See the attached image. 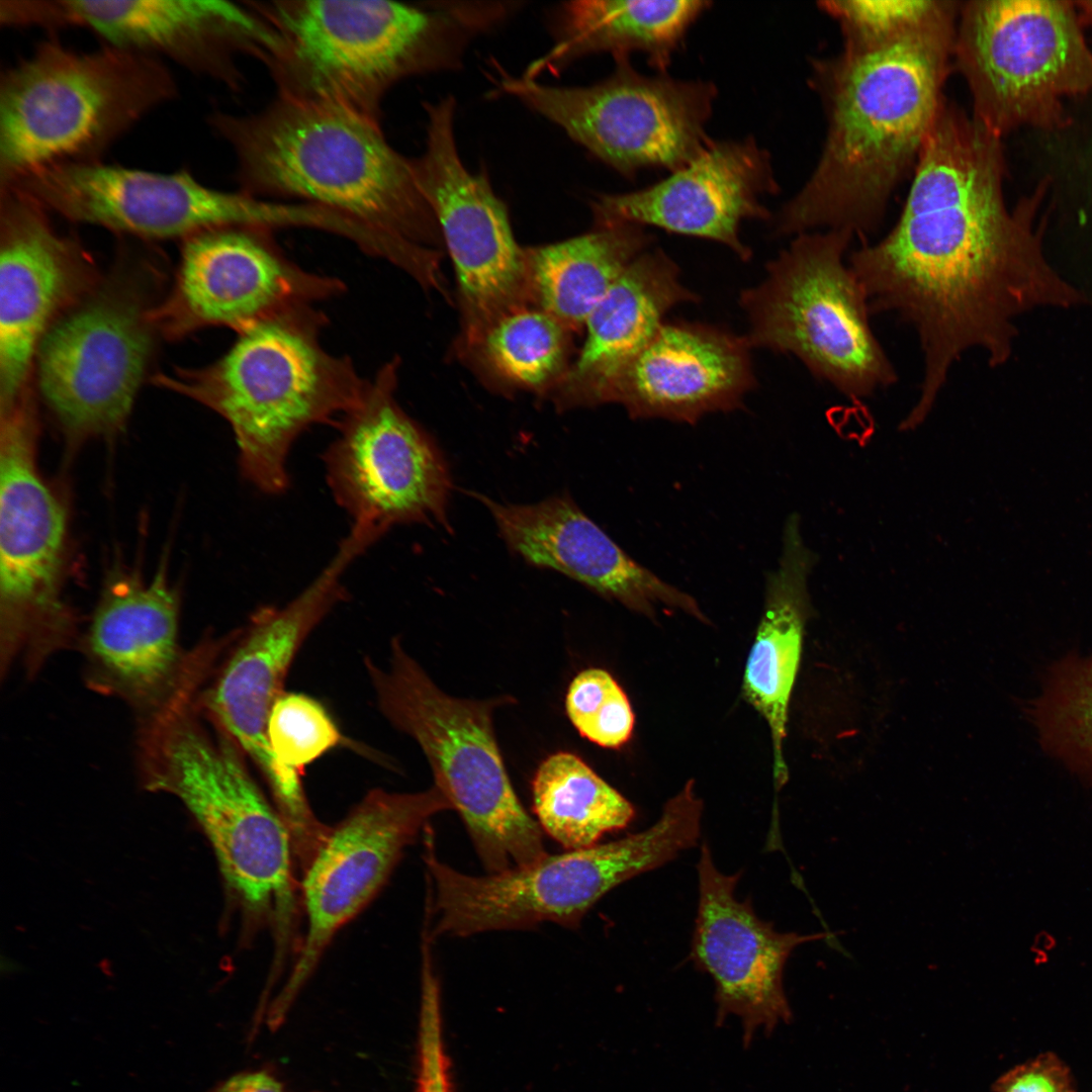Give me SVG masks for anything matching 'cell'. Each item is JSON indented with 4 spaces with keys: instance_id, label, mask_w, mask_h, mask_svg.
I'll list each match as a JSON object with an SVG mask.
<instances>
[{
    "instance_id": "cell-1",
    "label": "cell",
    "mask_w": 1092,
    "mask_h": 1092,
    "mask_svg": "<svg viewBox=\"0 0 1092 1092\" xmlns=\"http://www.w3.org/2000/svg\"><path fill=\"white\" fill-rule=\"evenodd\" d=\"M1005 170L1001 138L943 100L897 222L848 254L872 315L891 312L917 334L923 376L910 412L917 421L966 352L979 349L989 366H1003L1019 317L1087 304L1053 264L1045 224L1035 226L1044 192L1009 209Z\"/></svg>"
},
{
    "instance_id": "cell-2",
    "label": "cell",
    "mask_w": 1092,
    "mask_h": 1092,
    "mask_svg": "<svg viewBox=\"0 0 1092 1092\" xmlns=\"http://www.w3.org/2000/svg\"><path fill=\"white\" fill-rule=\"evenodd\" d=\"M957 11L945 1L897 36L845 44L833 61L814 63L813 82L827 109L826 140L810 178L777 214L778 235L847 230L869 242L893 190L916 165L944 100Z\"/></svg>"
},
{
    "instance_id": "cell-3",
    "label": "cell",
    "mask_w": 1092,
    "mask_h": 1092,
    "mask_svg": "<svg viewBox=\"0 0 1092 1092\" xmlns=\"http://www.w3.org/2000/svg\"><path fill=\"white\" fill-rule=\"evenodd\" d=\"M208 123L235 155L241 191L326 207L439 250L443 239L415 159L389 145L380 121L337 104L277 96L258 112H213Z\"/></svg>"
},
{
    "instance_id": "cell-4",
    "label": "cell",
    "mask_w": 1092,
    "mask_h": 1092,
    "mask_svg": "<svg viewBox=\"0 0 1092 1092\" xmlns=\"http://www.w3.org/2000/svg\"><path fill=\"white\" fill-rule=\"evenodd\" d=\"M248 2L279 36L280 48L265 65L277 96L341 105L377 121L397 82L460 68L469 42L517 8L510 2Z\"/></svg>"
},
{
    "instance_id": "cell-5",
    "label": "cell",
    "mask_w": 1092,
    "mask_h": 1092,
    "mask_svg": "<svg viewBox=\"0 0 1092 1092\" xmlns=\"http://www.w3.org/2000/svg\"><path fill=\"white\" fill-rule=\"evenodd\" d=\"M327 325L314 305L292 307L237 334L214 362L155 380L222 417L244 478L263 493H283L296 439L312 426L336 425L367 382L350 357L324 348Z\"/></svg>"
},
{
    "instance_id": "cell-6",
    "label": "cell",
    "mask_w": 1092,
    "mask_h": 1092,
    "mask_svg": "<svg viewBox=\"0 0 1092 1092\" xmlns=\"http://www.w3.org/2000/svg\"><path fill=\"white\" fill-rule=\"evenodd\" d=\"M195 680H183L150 711L140 736L146 787L180 800L207 837L244 914L273 918L285 935L292 918L294 854L288 827L252 777L235 742L199 719Z\"/></svg>"
},
{
    "instance_id": "cell-7",
    "label": "cell",
    "mask_w": 1092,
    "mask_h": 1092,
    "mask_svg": "<svg viewBox=\"0 0 1092 1092\" xmlns=\"http://www.w3.org/2000/svg\"><path fill=\"white\" fill-rule=\"evenodd\" d=\"M178 96L164 61L104 43L81 52L57 36L0 77V187L65 163L102 161L139 121Z\"/></svg>"
},
{
    "instance_id": "cell-8",
    "label": "cell",
    "mask_w": 1092,
    "mask_h": 1092,
    "mask_svg": "<svg viewBox=\"0 0 1092 1092\" xmlns=\"http://www.w3.org/2000/svg\"><path fill=\"white\" fill-rule=\"evenodd\" d=\"M381 714L421 747L434 786L465 825L489 874L547 854L543 831L518 798L493 728L511 697L469 700L443 692L393 639L388 661H365Z\"/></svg>"
},
{
    "instance_id": "cell-9",
    "label": "cell",
    "mask_w": 1092,
    "mask_h": 1092,
    "mask_svg": "<svg viewBox=\"0 0 1092 1092\" xmlns=\"http://www.w3.org/2000/svg\"><path fill=\"white\" fill-rule=\"evenodd\" d=\"M703 803L680 791L648 829L617 840L546 854L509 870L471 876L437 856L432 830L424 833V860L435 888L434 935L466 937L533 928L544 922L577 927L611 890L657 869L695 846Z\"/></svg>"
},
{
    "instance_id": "cell-10",
    "label": "cell",
    "mask_w": 1092,
    "mask_h": 1092,
    "mask_svg": "<svg viewBox=\"0 0 1092 1092\" xmlns=\"http://www.w3.org/2000/svg\"><path fill=\"white\" fill-rule=\"evenodd\" d=\"M854 235L824 230L795 236L741 293L751 348L793 355L818 380L859 401L898 381L876 337L868 298L847 257Z\"/></svg>"
},
{
    "instance_id": "cell-11",
    "label": "cell",
    "mask_w": 1092,
    "mask_h": 1092,
    "mask_svg": "<svg viewBox=\"0 0 1092 1092\" xmlns=\"http://www.w3.org/2000/svg\"><path fill=\"white\" fill-rule=\"evenodd\" d=\"M1070 1L975 0L961 9L953 56L973 116L996 135L1069 121L1068 96L1092 90V52Z\"/></svg>"
},
{
    "instance_id": "cell-12",
    "label": "cell",
    "mask_w": 1092,
    "mask_h": 1092,
    "mask_svg": "<svg viewBox=\"0 0 1092 1092\" xmlns=\"http://www.w3.org/2000/svg\"><path fill=\"white\" fill-rule=\"evenodd\" d=\"M366 550L364 539L348 534L329 563L295 598L281 607L258 610L240 629L215 679L200 697L199 704L214 727L259 769L298 845L316 839L323 823L308 803L301 775L274 756L268 741V721L284 694V682L297 652L327 615L347 598L345 572Z\"/></svg>"
},
{
    "instance_id": "cell-13",
    "label": "cell",
    "mask_w": 1092,
    "mask_h": 1092,
    "mask_svg": "<svg viewBox=\"0 0 1092 1092\" xmlns=\"http://www.w3.org/2000/svg\"><path fill=\"white\" fill-rule=\"evenodd\" d=\"M613 58V72L588 86L547 85L502 71L495 84L627 178L646 168L673 172L698 157L712 142L706 128L715 85L647 76L629 55Z\"/></svg>"
},
{
    "instance_id": "cell-14",
    "label": "cell",
    "mask_w": 1092,
    "mask_h": 1092,
    "mask_svg": "<svg viewBox=\"0 0 1092 1092\" xmlns=\"http://www.w3.org/2000/svg\"><path fill=\"white\" fill-rule=\"evenodd\" d=\"M30 393L0 412V623L2 665L35 664L66 641L62 600L67 517L36 463Z\"/></svg>"
},
{
    "instance_id": "cell-15",
    "label": "cell",
    "mask_w": 1092,
    "mask_h": 1092,
    "mask_svg": "<svg viewBox=\"0 0 1092 1092\" xmlns=\"http://www.w3.org/2000/svg\"><path fill=\"white\" fill-rule=\"evenodd\" d=\"M153 306L121 275L97 285L63 313L34 360L37 386L74 441L121 429L154 348Z\"/></svg>"
},
{
    "instance_id": "cell-16",
    "label": "cell",
    "mask_w": 1092,
    "mask_h": 1092,
    "mask_svg": "<svg viewBox=\"0 0 1092 1092\" xmlns=\"http://www.w3.org/2000/svg\"><path fill=\"white\" fill-rule=\"evenodd\" d=\"M399 365L394 357L367 379L324 454L335 502L353 524L384 534L400 525L448 527L452 488L442 453L396 400Z\"/></svg>"
},
{
    "instance_id": "cell-17",
    "label": "cell",
    "mask_w": 1092,
    "mask_h": 1092,
    "mask_svg": "<svg viewBox=\"0 0 1092 1092\" xmlns=\"http://www.w3.org/2000/svg\"><path fill=\"white\" fill-rule=\"evenodd\" d=\"M427 139L415 159L421 189L452 259L461 311L459 353L500 316L532 305L526 249L484 172L471 173L455 138V98L425 104Z\"/></svg>"
},
{
    "instance_id": "cell-18",
    "label": "cell",
    "mask_w": 1092,
    "mask_h": 1092,
    "mask_svg": "<svg viewBox=\"0 0 1092 1092\" xmlns=\"http://www.w3.org/2000/svg\"><path fill=\"white\" fill-rule=\"evenodd\" d=\"M450 809L435 786L418 793L376 789L330 827L303 870L305 936L289 976L267 1006L269 1029L284 1023L336 933L376 896L404 849L434 815Z\"/></svg>"
},
{
    "instance_id": "cell-19",
    "label": "cell",
    "mask_w": 1092,
    "mask_h": 1092,
    "mask_svg": "<svg viewBox=\"0 0 1092 1092\" xmlns=\"http://www.w3.org/2000/svg\"><path fill=\"white\" fill-rule=\"evenodd\" d=\"M270 229L229 225L184 240L173 287L151 317L157 331L179 338L206 327L237 334L300 305L339 296L337 277L299 266Z\"/></svg>"
},
{
    "instance_id": "cell-20",
    "label": "cell",
    "mask_w": 1092,
    "mask_h": 1092,
    "mask_svg": "<svg viewBox=\"0 0 1092 1092\" xmlns=\"http://www.w3.org/2000/svg\"><path fill=\"white\" fill-rule=\"evenodd\" d=\"M9 186L72 222L151 240H185L219 226H264L272 217L267 200L211 188L187 169L161 173L103 161L65 163Z\"/></svg>"
},
{
    "instance_id": "cell-21",
    "label": "cell",
    "mask_w": 1092,
    "mask_h": 1092,
    "mask_svg": "<svg viewBox=\"0 0 1092 1092\" xmlns=\"http://www.w3.org/2000/svg\"><path fill=\"white\" fill-rule=\"evenodd\" d=\"M49 213L21 190L0 187V411L29 389L49 329L98 283L85 251Z\"/></svg>"
},
{
    "instance_id": "cell-22",
    "label": "cell",
    "mask_w": 1092,
    "mask_h": 1092,
    "mask_svg": "<svg viewBox=\"0 0 1092 1092\" xmlns=\"http://www.w3.org/2000/svg\"><path fill=\"white\" fill-rule=\"evenodd\" d=\"M56 10L60 29L85 27L104 43L168 59L233 91L245 82L241 57L265 65L280 48L248 1L56 0Z\"/></svg>"
},
{
    "instance_id": "cell-23",
    "label": "cell",
    "mask_w": 1092,
    "mask_h": 1092,
    "mask_svg": "<svg viewBox=\"0 0 1092 1092\" xmlns=\"http://www.w3.org/2000/svg\"><path fill=\"white\" fill-rule=\"evenodd\" d=\"M699 903L691 960L715 984L717 1021L736 1015L749 1043L757 1029L770 1032L791 1019L784 990V970L800 944L820 940L826 932H781L755 913L751 900L740 901L736 887L741 873L717 869L707 844L697 863Z\"/></svg>"
},
{
    "instance_id": "cell-24",
    "label": "cell",
    "mask_w": 1092,
    "mask_h": 1092,
    "mask_svg": "<svg viewBox=\"0 0 1092 1092\" xmlns=\"http://www.w3.org/2000/svg\"><path fill=\"white\" fill-rule=\"evenodd\" d=\"M779 188L768 152L753 138L712 141L684 167L644 188L599 194L590 201L596 226L652 225L723 244L741 260L751 251L741 223L769 219L762 199Z\"/></svg>"
},
{
    "instance_id": "cell-25",
    "label": "cell",
    "mask_w": 1092,
    "mask_h": 1092,
    "mask_svg": "<svg viewBox=\"0 0 1092 1092\" xmlns=\"http://www.w3.org/2000/svg\"><path fill=\"white\" fill-rule=\"evenodd\" d=\"M481 499L510 550L527 563L561 572L648 618L663 607L708 622L695 598L630 557L568 495L534 505Z\"/></svg>"
},
{
    "instance_id": "cell-26",
    "label": "cell",
    "mask_w": 1092,
    "mask_h": 1092,
    "mask_svg": "<svg viewBox=\"0 0 1092 1092\" xmlns=\"http://www.w3.org/2000/svg\"><path fill=\"white\" fill-rule=\"evenodd\" d=\"M746 337L697 323H663L612 384L606 403L632 419L696 424L743 405L755 377Z\"/></svg>"
},
{
    "instance_id": "cell-27",
    "label": "cell",
    "mask_w": 1092,
    "mask_h": 1092,
    "mask_svg": "<svg viewBox=\"0 0 1092 1092\" xmlns=\"http://www.w3.org/2000/svg\"><path fill=\"white\" fill-rule=\"evenodd\" d=\"M179 599L164 567L150 581L123 575L106 588L88 635L99 675L133 702L158 707L187 664L178 647Z\"/></svg>"
},
{
    "instance_id": "cell-28",
    "label": "cell",
    "mask_w": 1092,
    "mask_h": 1092,
    "mask_svg": "<svg viewBox=\"0 0 1092 1092\" xmlns=\"http://www.w3.org/2000/svg\"><path fill=\"white\" fill-rule=\"evenodd\" d=\"M697 298L664 252L640 254L588 315L582 347L550 394L554 404L568 410L606 403L612 384L651 341L667 311Z\"/></svg>"
},
{
    "instance_id": "cell-29",
    "label": "cell",
    "mask_w": 1092,
    "mask_h": 1092,
    "mask_svg": "<svg viewBox=\"0 0 1092 1092\" xmlns=\"http://www.w3.org/2000/svg\"><path fill=\"white\" fill-rule=\"evenodd\" d=\"M816 562V554L804 543L801 519L794 513L785 523L779 565L766 575L764 605L742 687L745 700L768 726L778 787L788 779L784 741L810 610L807 582Z\"/></svg>"
},
{
    "instance_id": "cell-30",
    "label": "cell",
    "mask_w": 1092,
    "mask_h": 1092,
    "mask_svg": "<svg viewBox=\"0 0 1092 1092\" xmlns=\"http://www.w3.org/2000/svg\"><path fill=\"white\" fill-rule=\"evenodd\" d=\"M708 1L581 0L551 10V48L523 74L538 80L599 53L640 52L664 72L688 30L710 7Z\"/></svg>"
},
{
    "instance_id": "cell-31",
    "label": "cell",
    "mask_w": 1092,
    "mask_h": 1092,
    "mask_svg": "<svg viewBox=\"0 0 1092 1092\" xmlns=\"http://www.w3.org/2000/svg\"><path fill=\"white\" fill-rule=\"evenodd\" d=\"M653 237L643 226H596L565 241L526 249L532 305L571 332L584 324L614 282Z\"/></svg>"
},
{
    "instance_id": "cell-32",
    "label": "cell",
    "mask_w": 1092,
    "mask_h": 1092,
    "mask_svg": "<svg viewBox=\"0 0 1092 1092\" xmlns=\"http://www.w3.org/2000/svg\"><path fill=\"white\" fill-rule=\"evenodd\" d=\"M533 813L541 830L566 850L589 847L634 819L633 805L580 757L549 755L532 782Z\"/></svg>"
},
{
    "instance_id": "cell-33",
    "label": "cell",
    "mask_w": 1092,
    "mask_h": 1092,
    "mask_svg": "<svg viewBox=\"0 0 1092 1092\" xmlns=\"http://www.w3.org/2000/svg\"><path fill=\"white\" fill-rule=\"evenodd\" d=\"M571 333L529 305L497 318L460 355L502 388L549 396L570 367Z\"/></svg>"
},
{
    "instance_id": "cell-34",
    "label": "cell",
    "mask_w": 1092,
    "mask_h": 1092,
    "mask_svg": "<svg viewBox=\"0 0 1092 1092\" xmlns=\"http://www.w3.org/2000/svg\"><path fill=\"white\" fill-rule=\"evenodd\" d=\"M1027 716L1042 750L1091 784L1092 652H1072L1051 664Z\"/></svg>"
},
{
    "instance_id": "cell-35",
    "label": "cell",
    "mask_w": 1092,
    "mask_h": 1092,
    "mask_svg": "<svg viewBox=\"0 0 1092 1092\" xmlns=\"http://www.w3.org/2000/svg\"><path fill=\"white\" fill-rule=\"evenodd\" d=\"M267 735L276 759L300 775L307 764L346 741L321 703L286 692L271 711Z\"/></svg>"
},
{
    "instance_id": "cell-36",
    "label": "cell",
    "mask_w": 1092,
    "mask_h": 1092,
    "mask_svg": "<svg viewBox=\"0 0 1092 1092\" xmlns=\"http://www.w3.org/2000/svg\"><path fill=\"white\" fill-rule=\"evenodd\" d=\"M566 714L588 741L606 748H618L630 738L634 714L630 702L606 670L588 668L570 682L565 697Z\"/></svg>"
},
{
    "instance_id": "cell-37",
    "label": "cell",
    "mask_w": 1092,
    "mask_h": 1092,
    "mask_svg": "<svg viewBox=\"0 0 1092 1092\" xmlns=\"http://www.w3.org/2000/svg\"><path fill=\"white\" fill-rule=\"evenodd\" d=\"M945 1L847 0L823 1L821 9L841 25L845 44L864 46L909 30L937 12Z\"/></svg>"
},
{
    "instance_id": "cell-38",
    "label": "cell",
    "mask_w": 1092,
    "mask_h": 1092,
    "mask_svg": "<svg viewBox=\"0 0 1092 1092\" xmlns=\"http://www.w3.org/2000/svg\"><path fill=\"white\" fill-rule=\"evenodd\" d=\"M417 1087L418 1092H452L441 1002L437 999L420 1004Z\"/></svg>"
},
{
    "instance_id": "cell-39",
    "label": "cell",
    "mask_w": 1092,
    "mask_h": 1092,
    "mask_svg": "<svg viewBox=\"0 0 1092 1092\" xmlns=\"http://www.w3.org/2000/svg\"><path fill=\"white\" fill-rule=\"evenodd\" d=\"M994 1092H1076L1070 1069L1054 1053L1010 1069L993 1085Z\"/></svg>"
},
{
    "instance_id": "cell-40",
    "label": "cell",
    "mask_w": 1092,
    "mask_h": 1092,
    "mask_svg": "<svg viewBox=\"0 0 1092 1092\" xmlns=\"http://www.w3.org/2000/svg\"><path fill=\"white\" fill-rule=\"evenodd\" d=\"M208 1092H292L276 1069L263 1066L236 1073L216 1084ZM318 1092V1091H310Z\"/></svg>"
},
{
    "instance_id": "cell-41",
    "label": "cell",
    "mask_w": 1092,
    "mask_h": 1092,
    "mask_svg": "<svg viewBox=\"0 0 1092 1092\" xmlns=\"http://www.w3.org/2000/svg\"><path fill=\"white\" fill-rule=\"evenodd\" d=\"M1076 5L1081 11V21L1092 25V1H1080Z\"/></svg>"
}]
</instances>
